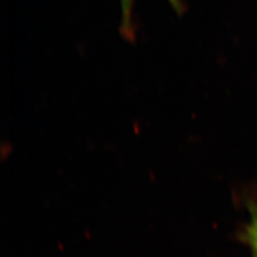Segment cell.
<instances>
[{
  "label": "cell",
  "mask_w": 257,
  "mask_h": 257,
  "mask_svg": "<svg viewBox=\"0 0 257 257\" xmlns=\"http://www.w3.org/2000/svg\"><path fill=\"white\" fill-rule=\"evenodd\" d=\"M121 8L120 32L124 38L134 41L136 37V27L134 20V11L136 0H119Z\"/></svg>",
  "instance_id": "obj_1"
},
{
  "label": "cell",
  "mask_w": 257,
  "mask_h": 257,
  "mask_svg": "<svg viewBox=\"0 0 257 257\" xmlns=\"http://www.w3.org/2000/svg\"><path fill=\"white\" fill-rule=\"evenodd\" d=\"M169 4L175 10L176 13L181 14L184 11V4L181 0H168Z\"/></svg>",
  "instance_id": "obj_3"
},
{
  "label": "cell",
  "mask_w": 257,
  "mask_h": 257,
  "mask_svg": "<svg viewBox=\"0 0 257 257\" xmlns=\"http://www.w3.org/2000/svg\"><path fill=\"white\" fill-rule=\"evenodd\" d=\"M248 234H249V240L251 242V245L253 246L254 249L257 250V215L252 222Z\"/></svg>",
  "instance_id": "obj_2"
},
{
  "label": "cell",
  "mask_w": 257,
  "mask_h": 257,
  "mask_svg": "<svg viewBox=\"0 0 257 257\" xmlns=\"http://www.w3.org/2000/svg\"><path fill=\"white\" fill-rule=\"evenodd\" d=\"M255 251H256V256H257V250H255Z\"/></svg>",
  "instance_id": "obj_4"
}]
</instances>
